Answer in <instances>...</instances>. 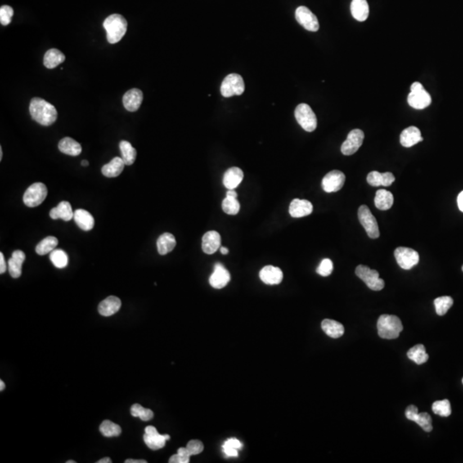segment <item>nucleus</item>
<instances>
[{"label":"nucleus","mask_w":463,"mask_h":463,"mask_svg":"<svg viewBox=\"0 0 463 463\" xmlns=\"http://www.w3.org/2000/svg\"><path fill=\"white\" fill-rule=\"evenodd\" d=\"M29 113L33 120L44 126H51L58 118L55 106L41 98L34 97L31 100Z\"/></svg>","instance_id":"1"},{"label":"nucleus","mask_w":463,"mask_h":463,"mask_svg":"<svg viewBox=\"0 0 463 463\" xmlns=\"http://www.w3.org/2000/svg\"><path fill=\"white\" fill-rule=\"evenodd\" d=\"M103 27L106 31L108 42L116 44L120 41L126 34L128 23L123 15L113 14L105 18Z\"/></svg>","instance_id":"2"},{"label":"nucleus","mask_w":463,"mask_h":463,"mask_svg":"<svg viewBox=\"0 0 463 463\" xmlns=\"http://www.w3.org/2000/svg\"><path fill=\"white\" fill-rule=\"evenodd\" d=\"M378 335L383 339L393 340L398 338L403 329L401 319L394 315L383 314L378 320Z\"/></svg>","instance_id":"3"},{"label":"nucleus","mask_w":463,"mask_h":463,"mask_svg":"<svg viewBox=\"0 0 463 463\" xmlns=\"http://www.w3.org/2000/svg\"><path fill=\"white\" fill-rule=\"evenodd\" d=\"M410 88L411 92L407 97V102L410 106L414 109L421 110L431 105L432 97L420 82H414Z\"/></svg>","instance_id":"4"},{"label":"nucleus","mask_w":463,"mask_h":463,"mask_svg":"<svg viewBox=\"0 0 463 463\" xmlns=\"http://www.w3.org/2000/svg\"><path fill=\"white\" fill-rule=\"evenodd\" d=\"M296 120L298 124L305 130V131L311 132L316 130L317 126L316 116L314 113L310 105L305 103H301L297 105L294 111Z\"/></svg>","instance_id":"5"},{"label":"nucleus","mask_w":463,"mask_h":463,"mask_svg":"<svg viewBox=\"0 0 463 463\" xmlns=\"http://www.w3.org/2000/svg\"><path fill=\"white\" fill-rule=\"evenodd\" d=\"M244 80L241 76L236 73L226 76L221 83V93L224 97L228 98L234 95H241L244 92Z\"/></svg>","instance_id":"6"},{"label":"nucleus","mask_w":463,"mask_h":463,"mask_svg":"<svg viewBox=\"0 0 463 463\" xmlns=\"http://www.w3.org/2000/svg\"><path fill=\"white\" fill-rule=\"evenodd\" d=\"M355 274L371 290L380 291L384 288V280L379 277V273L377 270H371L365 265H359L355 270Z\"/></svg>","instance_id":"7"},{"label":"nucleus","mask_w":463,"mask_h":463,"mask_svg":"<svg viewBox=\"0 0 463 463\" xmlns=\"http://www.w3.org/2000/svg\"><path fill=\"white\" fill-rule=\"evenodd\" d=\"M47 195V188L43 183H34L27 189L23 195V203L26 206L33 208L41 205Z\"/></svg>","instance_id":"8"},{"label":"nucleus","mask_w":463,"mask_h":463,"mask_svg":"<svg viewBox=\"0 0 463 463\" xmlns=\"http://www.w3.org/2000/svg\"><path fill=\"white\" fill-rule=\"evenodd\" d=\"M358 216L360 224L365 229L368 236L370 237V239H378L380 235L378 221L367 206H360L358 210Z\"/></svg>","instance_id":"9"},{"label":"nucleus","mask_w":463,"mask_h":463,"mask_svg":"<svg viewBox=\"0 0 463 463\" xmlns=\"http://www.w3.org/2000/svg\"><path fill=\"white\" fill-rule=\"evenodd\" d=\"M395 257L399 266L403 270H411L419 262V255L416 251L407 247H398L395 251Z\"/></svg>","instance_id":"10"},{"label":"nucleus","mask_w":463,"mask_h":463,"mask_svg":"<svg viewBox=\"0 0 463 463\" xmlns=\"http://www.w3.org/2000/svg\"><path fill=\"white\" fill-rule=\"evenodd\" d=\"M365 138V134L360 129L350 131L347 137L341 147V151L344 155H352L359 150Z\"/></svg>","instance_id":"11"},{"label":"nucleus","mask_w":463,"mask_h":463,"mask_svg":"<svg viewBox=\"0 0 463 463\" xmlns=\"http://www.w3.org/2000/svg\"><path fill=\"white\" fill-rule=\"evenodd\" d=\"M346 177L339 170H333L327 173L322 180V187L325 192H336L344 185Z\"/></svg>","instance_id":"12"},{"label":"nucleus","mask_w":463,"mask_h":463,"mask_svg":"<svg viewBox=\"0 0 463 463\" xmlns=\"http://www.w3.org/2000/svg\"><path fill=\"white\" fill-rule=\"evenodd\" d=\"M297 22L306 30L316 32L319 29V23L316 15L306 6H299L295 11Z\"/></svg>","instance_id":"13"},{"label":"nucleus","mask_w":463,"mask_h":463,"mask_svg":"<svg viewBox=\"0 0 463 463\" xmlns=\"http://www.w3.org/2000/svg\"><path fill=\"white\" fill-rule=\"evenodd\" d=\"M231 280V275L228 270L221 263H216L213 272L209 277V284L216 289H221L226 287Z\"/></svg>","instance_id":"14"},{"label":"nucleus","mask_w":463,"mask_h":463,"mask_svg":"<svg viewBox=\"0 0 463 463\" xmlns=\"http://www.w3.org/2000/svg\"><path fill=\"white\" fill-rule=\"evenodd\" d=\"M259 277L262 282L267 285H277L282 280L283 273L280 268L268 265L261 270Z\"/></svg>","instance_id":"15"},{"label":"nucleus","mask_w":463,"mask_h":463,"mask_svg":"<svg viewBox=\"0 0 463 463\" xmlns=\"http://www.w3.org/2000/svg\"><path fill=\"white\" fill-rule=\"evenodd\" d=\"M144 95L138 88H131L123 95V104L129 112H136L141 106Z\"/></svg>","instance_id":"16"},{"label":"nucleus","mask_w":463,"mask_h":463,"mask_svg":"<svg viewBox=\"0 0 463 463\" xmlns=\"http://www.w3.org/2000/svg\"><path fill=\"white\" fill-rule=\"evenodd\" d=\"M313 211V206L308 200L293 199L289 206V213L293 218H301L311 215Z\"/></svg>","instance_id":"17"},{"label":"nucleus","mask_w":463,"mask_h":463,"mask_svg":"<svg viewBox=\"0 0 463 463\" xmlns=\"http://www.w3.org/2000/svg\"><path fill=\"white\" fill-rule=\"evenodd\" d=\"M221 235L216 231H208L202 239V249L206 254H213L221 245Z\"/></svg>","instance_id":"18"},{"label":"nucleus","mask_w":463,"mask_h":463,"mask_svg":"<svg viewBox=\"0 0 463 463\" xmlns=\"http://www.w3.org/2000/svg\"><path fill=\"white\" fill-rule=\"evenodd\" d=\"M424 140L421 136V132L415 126H409L401 132L400 141L405 148H410Z\"/></svg>","instance_id":"19"},{"label":"nucleus","mask_w":463,"mask_h":463,"mask_svg":"<svg viewBox=\"0 0 463 463\" xmlns=\"http://www.w3.org/2000/svg\"><path fill=\"white\" fill-rule=\"evenodd\" d=\"M121 300L116 296H109L100 302L98 306L99 313L103 316H113L121 307Z\"/></svg>","instance_id":"20"},{"label":"nucleus","mask_w":463,"mask_h":463,"mask_svg":"<svg viewBox=\"0 0 463 463\" xmlns=\"http://www.w3.org/2000/svg\"><path fill=\"white\" fill-rule=\"evenodd\" d=\"M244 179V172L239 167H231L224 173V186L228 190H234L238 187Z\"/></svg>","instance_id":"21"},{"label":"nucleus","mask_w":463,"mask_h":463,"mask_svg":"<svg viewBox=\"0 0 463 463\" xmlns=\"http://www.w3.org/2000/svg\"><path fill=\"white\" fill-rule=\"evenodd\" d=\"M26 256L24 252L20 250L13 252L12 256L8 261V270L10 276L13 278H19L22 275V267L25 261Z\"/></svg>","instance_id":"22"},{"label":"nucleus","mask_w":463,"mask_h":463,"mask_svg":"<svg viewBox=\"0 0 463 463\" xmlns=\"http://www.w3.org/2000/svg\"><path fill=\"white\" fill-rule=\"evenodd\" d=\"M396 180V177L392 172H381L373 171L367 175V183L369 185L374 187H378L380 185L383 186H390Z\"/></svg>","instance_id":"23"},{"label":"nucleus","mask_w":463,"mask_h":463,"mask_svg":"<svg viewBox=\"0 0 463 463\" xmlns=\"http://www.w3.org/2000/svg\"><path fill=\"white\" fill-rule=\"evenodd\" d=\"M75 222L83 231H90L95 226V219L88 211L77 209L74 212Z\"/></svg>","instance_id":"24"},{"label":"nucleus","mask_w":463,"mask_h":463,"mask_svg":"<svg viewBox=\"0 0 463 463\" xmlns=\"http://www.w3.org/2000/svg\"><path fill=\"white\" fill-rule=\"evenodd\" d=\"M50 217L54 220L62 219L65 221H70L72 218H74L72 205L69 204V202L63 201L61 203H59L57 207L51 208L50 211Z\"/></svg>","instance_id":"25"},{"label":"nucleus","mask_w":463,"mask_h":463,"mask_svg":"<svg viewBox=\"0 0 463 463\" xmlns=\"http://www.w3.org/2000/svg\"><path fill=\"white\" fill-rule=\"evenodd\" d=\"M126 164L120 157L113 158L108 164L104 165L101 168V172L105 177H116L123 172Z\"/></svg>","instance_id":"26"},{"label":"nucleus","mask_w":463,"mask_h":463,"mask_svg":"<svg viewBox=\"0 0 463 463\" xmlns=\"http://www.w3.org/2000/svg\"><path fill=\"white\" fill-rule=\"evenodd\" d=\"M322 329L328 336L331 338H340L344 334V326L339 322L331 320V319H324L321 324Z\"/></svg>","instance_id":"27"},{"label":"nucleus","mask_w":463,"mask_h":463,"mask_svg":"<svg viewBox=\"0 0 463 463\" xmlns=\"http://www.w3.org/2000/svg\"><path fill=\"white\" fill-rule=\"evenodd\" d=\"M157 250L159 255H167L172 252L176 246V239L172 234L165 233L157 239Z\"/></svg>","instance_id":"28"},{"label":"nucleus","mask_w":463,"mask_h":463,"mask_svg":"<svg viewBox=\"0 0 463 463\" xmlns=\"http://www.w3.org/2000/svg\"><path fill=\"white\" fill-rule=\"evenodd\" d=\"M59 149L62 153L70 156H77L82 153V146L74 139L64 137L59 143Z\"/></svg>","instance_id":"29"},{"label":"nucleus","mask_w":463,"mask_h":463,"mask_svg":"<svg viewBox=\"0 0 463 463\" xmlns=\"http://www.w3.org/2000/svg\"><path fill=\"white\" fill-rule=\"evenodd\" d=\"M351 13L359 22L366 20L369 15V5L366 0H352L351 3Z\"/></svg>","instance_id":"30"},{"label":"nucleus","mask_w":463,"mask_h":463,"mask_svg":"<svg viewBox=\"0 0 463 463\" xmlns=\"http://www.w3.org/2000/svg\"><path fill=\"white\" fill-rule=\"evenodd\" d=\"M375 206L380 210H388L394 203L393 194L386 190H378L376 192Z\"/></svg>","instance_id":"31"},{"label":"nucleus","mask_w":463,"mask_h":463,"mask_svg":"<svg viewBox=\"0 0 463 463\" xmlns=\"http://www.w3.org/2000/svg\"><path fill=\"white\" fill-rule=\"evenodd\" d=\"M65 60V56L58 49L51 48L46 51L44 56V65L48 69H54L59 66Z\"/></svg>","instance_id":"32"},{"label":"nucleus","mask_w":463,"mask_h":463,"mask_svg":"<svg viewBox=\"0 0 463 463\" xmlns=\"http://www.w3.org/2000/svg\"><path fill=\"white\" fill-rule=\"evenodd\" d=\"M170 439L169 435H161L159 432L155 434H144V442L152 450H158L162 449L166 444L167 440Z\"/></svg>","instance_id":"33"},{"label":"nucleus","mask_w":463,"mask_h":463,"mask_svg":"<svg viewBox=\"0 0 463 463\" xmlns=\"http://www.w3.org/2000/svg\"><path fill=\"white\" fill-rule=\"evenodd\" d=\"M406 355L409 360L414 361L417 365L424 364L429 359V355L426 353L425 347L424 345L422 344L415 345L414 347L408 350Z\"/></svg>","instance_id":"34"},{"label":"nucleus","mask_w":463,"mask_h":463,"mask_svg":"<svg viewBox=\"0 0 463 463\" xmlns=\"http://www.w3.org/2000/svg\"><path fill=\"white\" fill-rule=\"evenodd\" d=\"M119 149H120L121 154H122V159L124 162V164L127 166H131L133 164L136 158V150L131 143L129 141H121L119 143Z\"/></svg>","instance_id":"35"},{"label":"nucleus","mask_w":463,"mask_h":463,"mask_svg":"<svg viewBox=\"0 0 463 463\" xmlns=\"http://www.w3.org/2000/svg\"><path fill=\"white\" fill-rule=\"evenodd\" d=\"M58 244H59V240L55 237H46L36 245V253L41 256L51 253L54 250H55Z\"/></svg>","instance_id":"36"},{"label":"nucleus","mask_w":463,"mask_h":463,"mask_svg":"<svg viewBox=\"0 0 463 463\" xmlns=\"http://www.w3.org/2000/svg\"><path fill=\"white\" fill-rule=\"evenodd\" d=\"M100 432L104 437H118L121 434L122 430L118 424L110 420H105L100 425Z\"/></svg>","instance_id":"37"},{"label":"nucleus","mask_w":463,"mask_h":463,"mask_svg":"<svg viewBox=\"0 0 463 463\" xmlns=\"http://www.w3.org/2000/svg\"><path fill=\"white\" fill-rule=\"evenodd\" d=\"M454 300L450 296H442L434 300L435 309L438 316H443L447 313L450 307L453 306Z\"/></svg>","instance_id":"38"},{"label":"nucleus","mask_w":463,"mask_h":463,"mask_svg":"<svg viewBox=\"0 0 463 463\" xmlns=\"http://www.w3.org/2000/svg\"><path fill=\"white\" fill-rule=\"evenodd\" d=\"M50 259L58 269H64L68 264V256L63 250H54L50 253Z\"/></svg>","instance_id":"39"},{"label":"nucleus","mask_w":463,"mask_h":463,"mask_svg":"<svg viewBox=\"0 0 463 463\" xmlns=\"http://www.w3.org/2000/svg\"><path fill=\"white\" fill-rule=\"evenodd\" d=\"M432 411L435 414L441 417H449L451 414V406L449 400L445 399L442 401H435L432 404Z\"/></svg>","instance_id":"40"},{"label":"nucleus","mask_w":463,"mask_h":463,"mask_svg":"<svg viewBox=\"0 0 463 463\" xmlns=\"http://www.w3.org/2000/svg\"><path fill=\"white\" fill-rule=\"evenodd\" d=\"M131 414L133 417H138L143 421H148L153 419L154 413L151 409L144 408L140 404H134L131 406Z\"/></svg>","instance_id":"41"},{"label":"nucleus","mask_w":463,"mask_h":463,"mask_svg":"<svg viewBox=\"0 0 463 463\" xmlns=\"http://www.w3.org/2000/svg\"><path fill=\"white\" fill-rule=\"evenodd\" d=\"M239 208H240V204H239V201L237 200V198L226 197V198L222 201V209L227 215L235 216L239 213Z\"/></svg>","instance_id":"42"},{"label":"nucleus","mask_w":463,"mask_h":463,"mask_svg":"<svg viewBox=\"0 0 463 463\" xmlns=\"http://www.w3.org/2000/svg\"><path fill=\"white\" fill-rule=\"evenodd\" d=\"M415 423L419 424L424 432H431L432 431V417L430 416V414L427 413H419Z\"/></svg>","instance_id":"43"},{"label":"nucleus","mask_w":463,"mask_h":463,"mask_svg":"<svg viewBox=\"0 0 463 463\" xmlns=\"http://www.w3.org/2000/svg\"><path fill=\"white\" fill-rule=\"evenodd\" d=\"M333 269H334V265H333L331 260L329 258H324L316 269V273L322 276L326 277V276L331 275Z\"/></svg>","instance_id":"44"},{"label":"nucleus","mask_w":463,"mask_h":463,"mask_svg":"<svg viewBox=\"0 0 463 463\" xmlns=\"http://www.w3.org/2000/svg\"><path fill=\"white\" fill-rule=\"evenodd\" d=\"M14 15L12 7L9 5H3L0 8V23L3 26H7L11 23V18Z\"/></svg>","instance_id":"45"},{"label":"nucleus","mask_w":463,"mask_h":463,"mask_svg":"<svg viewBox=\"0 0 463 463\" xmlns=\"http://www.w3.org/2000/svg\"><path fill=\"white\" fill-rule=\"evenodd\" d=\"M186 448L190 451L191 455H198V454L203 452V450H204L203 442L199 441V440H190V442H188L187 445H186Z\"/></svg>","instance_id":"46"},{"label":"nucleus","mask_w":463,"mask_h":463,"mask_svg":"<svg viewBox=\"0 0 463 463\" xmlns=\"http://www.w3.org/2000/svg\"><path fill=\"white\" fill-rule=\"evenodd\" d=\"M418 414H419V409L414 405H410V406L406 407L405 415H406V419H409V420L415 421Z\"/></svg>","instance_id":"47"},{"label":"nucleus","mask_w":463,"mask_h":463,"mask_svg":"<svg viewBox=\"0 0 463 463\" xmlns=\"http://www.w3.org/2000/svg\"><path fill=\"white\" fill-rule=\"evenodd\" d=\"M224 446H227V447L233 448V449H235V450H241L242 449V442L239 441V439H237V438H229V439L226 440V442H224Z\"/></svg>","instance_id":"48"},{"label":"nucleus","mask_w":463,"mask_h":463,"mask_svg":"<svg viewBox=\"0 0 463 463\" xmlns=\"http://www.w3.org/2000/svg\"><path fill=\"white\" fill-rule=\"evenodd\" d=\"M168 461H169L170 463H188L190 462V459L183 457V456L179 455L177 453V454L172 455V456L170 457Z\"/></svg>","instance_id":"49"},{"label":"nucleus","mask_w":463,"mask_h":463,"mask_svg":"<svg viewBox=\"0 0 463 463\" xmlns=\"http://www.w3.org/2000/svg\"><path fill=\"white\" fill-rule=\"evenodd\" d=\"M223 452L226 456L228 457H237L239 455V450L233 449V448L227 447V446H222Z\"/></svg>","instance_id":"50"},{"label":"nucleus","mask_w":463,"mask_h":463,"mask_svg":"<svg viewBox=\"0 0 463 463\" xmlns=\"http://www.w3.org/2000/svg\"><path fill=\"white\" fill-rule=\"evenodd\" d=\"M7 267L8 266L6 265V262H5L4 254L1 252V253H0V274H4V273L6 271V270H7Z\"/></svg>","instance_id":"51"},{"label":"nucleus","mask_w":463,"mask_h":463,"mask_svg":"<svg viewBox=\"0 0 463 463\" xmlns=\"http://www.w3.org/2000/svg\"><path fill=\"white\" fill-rule=\"evenodd\" d=\"M177 454L181 455V456H183V457L187 458V459H190V456H191L190 451L188 450V449L186 447L180 448V449L177 450Z\"/></svg>","instance_id":"52"},{"label":"nucleus","mask_w":463,"mask_h":463,"mask_svg":"<svg viewBox=\"0 0 463 463\" xmlns=\"http://www.w3.org/2000/svg\"><path fill=\"white\" fill-rule=\"evenodd\" d=\"M457 203L458 208L461 212H463V190L458 195Z\"/></svg>","instance_id":"53"},{"label":"nucleus","mask_w":463,"mask_h":463,"mask_svg":"<svg viewBox=\"0 0 463 463\" xmlns=\"http://www.w3.org/2000/svg\"><path fill=\"white\" fill-rule=\"evenodd\" d=\"M226 197H229V198H237L238 197V194H237L236 191L234 190H229L227 192H226Z\"/></svg>","instance_id":"54"},{"label":"nucleus","mask_w":463,"mask_h":463,"mask_svg":"<svg viewBox=\"0 0 463 463\" xmlns=\"http://www.w3.org/2000/svg\"><path fill=\"white\" fill-rule=\"evenodd\" d=\"M126 463H147L145 460H133V459H127L124 461Z\"/></svg>","instance_id":"55"},{"label":"nucleus","mask_w":463,"mask_h":463,"mask_svg":"<svg viewBox=\"0 0 463 463\" xmlns=\"http://www.w3.org/2000/svg\"><path fill=\"white\" fill-rule=\"evenodd\" d=\"M111 462H112V460H111V459L109 457L102 458V459H100V460H99L97 461V463H111Z\"/></svg>","instance_id":"56"},{"label":"nucleus","mask_w":463,"mask_h":463,"mask_svg":"<svg viewBox=\"0 0 463 463\" xmlns=\"http://www.w3.org/2000/svg\"><path fill=\"white\" fill-rule=\"evenodd\" d=\"M221 254L226 255V254H228L229 251H228V249H227V248H226V247H221Z\"/></svg>","instance_id":"57"},{"label":"nucleus","mask_w":463,"mask_h":463,"mask_svg":"<svg viewBox=\"0 0 463 463\" xmlns=\"http://www.w3.org/2000/svg\"><path fill=\"white\" fill-rule=\"evenodd\" d=\"M5 383H4V381H3V380L0 381V391L4 390V389H5Z\"/></svg>","instance_id":"58"},{"label":"nucleus","mask_w":463,"mask_h":463,"mask_svg":"<svg viewBox=\"0 0 463 463\" xmlns=\"http://www.w3.org/2000/svg\"><path fill=\"white\" fill-rule=\"evenodd\" d=\"M82 166H83V167H87V166H88V162H87V161H82Z\"/></svg>","instance_id":"59"},{"label":"nucleus","mask_w":463,"mask_h":463,"mask_svg":"<svg viewBox=\"0 0 463 463\" xmlns=\"http://www.w3.org/2000/svg\"><path fill=\"white\" fill-rule=\"evenodd\" d=\"M3 158V149L1 147H0V161H2Z\"/></svg>","instance_id":"60"},{"label":"nucleus","mask_w":463,"mask_h":463,"mask_svg":"<svg viewBox=\"0 0 463 463\" xmlns=\"http://www.w3.org/2000/svg\"><path fill=\"white\" fill-rule=\"evenodd\" d=\"M66 463H76L75 460H67Z\"/></svg>","instance_id":"61"},{"label":"nucleus","mask_w":463,"mask_h":463,"mask_svg":"<svg viewBox=\"0 0 463 463\" xmlns=\"http://www.w3.org/2000/svg\"><path fill=\"white\" fill-rule=\"evenodd\" d=\"M462 383H463V378H462Z\"/></svg>","instance_id":"62"},{"label":"nucleus","mask_w":463,"mask_h":463,"mask_svg":"<svg viewBox=\"0 0 463 463\" xmlns=\"http://www.w3.org/2000/svg\"><path fill=\"white\" fill-rule=\"evenodd\" d=\"M462 271H463V266H462Z\"/></svg>","instance_id":"63"}]
</instances>
